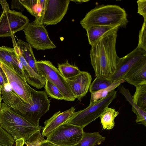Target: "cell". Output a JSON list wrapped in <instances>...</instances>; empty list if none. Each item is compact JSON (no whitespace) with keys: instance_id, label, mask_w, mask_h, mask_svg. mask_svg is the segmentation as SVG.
I'll use <instances>...</instances> for the list:
<instances>
[{"instance_id":"1","label":"cell","mask_w":146,"mask_h":146,"mask_svg":"<svg viewBox=\"0 0 146 146\" xmlns=\"http://www.w3.org/2000/svg\"><path fill=\"white\" fill-rule=\"evenodd\" d=\"M119 28L109 31L91 46L90 62L96 77L108 79L116 70L120 58L116 50Z\"/></svg>"},{"instance_id":"2","label":"cell","mask_w":146,"mask_h":146,"mask_svg":"<svg viewBox=\"0 0 146 146\" xmlns=\"http://www.w3.org/2000/svg\"><path fill=\"white\" fill-rule=\"evenodd\" d=\"M128 23L126 12L120 6L108 5L96 7L88 12L80 21L86 30L96 26L125 28Z\"/></svg>"},{"instance_id":"3","label":"cell","mask_w":146,"mask_h":146,"mask_svg":"<svg viewBox=\"0 0 146 146\" xmlns=\"http://www.w3.org/2000/svg\"><path fill=\"white\" fill-rule=\"evenodd\" d=\"M0 126L12 136L15 142L21 138L25 141L36 131L42 130L3 102L0 108Z\"/></svg>"},{"instance_id":"4","label":"cell","mask_w":146,"mask_h":146,"mask_svg":"<svg viewBox=\"0 0 146 146\" xmlns=\"http://www.w3.org/2000/svg\"><path fill=\"white\" fill-rule=\"evenodd\" d=\"M114 90L105 98L89 104L85 109L74 112L65 123L84 128L96 119L117 96Z\"/></svg>"},{"instance_id":"5","label":"cell","mask_w":146,"mask_h":146,"mask_svg":"<svg viewBox=\"0 0 146 146\" xmlns=\"http://www.w3.org/2000/svg\"><path fill=\"white\" fill-rule=\"evenodd\" d=\"M3 12L0 17V37L11 36L23 30L29 20L21 13L10 10L6 0H0Z\"/></svg>"},{"instance_id":"6","label":"cell","mask_w":146,"mask_h":146,"mask_svg":"<svg viewBox=\"0 0 146 146\" xmlns=\"http://www.w3.org/2000/svg\"><path fill=\"white\" fill-rule=\"evenodd\" d=\"M33 103L27 104L22 116L34 126L42 129L39 122L41 117L49 110L50 100L44 91H38L31 87Z\"/></svg>"},{"instance_id":"7","label":"cell","mask_w":146,"mask_h":146,"mask_svg":"<svg viewBox=\"0 0 146 146\" xmlns=\"http://www.w3.org/2000/svg\"><path fill=\"white\" fill-rule=\"evenodd\" d=\"M36 64L39 75L45 77L57 87L63 95L64 100L73 101L75 100L66 79L51 62L41 60L36 61Z\"/></svg>"},{"instance_id":"8","label":"cell","mask_w":146,"mask_h":146,"mask_svg":"<svg viewBox=\"0 0 146 146\" xmlns=\"http://www.w3.org/2000/svg\"><path fill=\"white\" fill-rule=\"evenodd\" d=\"M84 132L83 128L65 123L47 136L46 140L59 146H72L79 142Z\"/></svg>"},{"instance_id":"9","label":"cell","mask_w":146,"mask_h":146,"mask_svg":"<svg viewBox=\"0 0 146 146\" xmlns=\"http://www.w3.org/2000/svg\"><path fill=\"white\" fill-rule=\"evenodd\" d=\"M27 43L37 50L56 48L43 24L35 21L29 23L23 30Z\"/></svg>"},{"instance_id":"10","label":"cell","mask_w":146,"mask_h":146,"mask_svg":"<svg viewBox=\"0 0 146 146\" xmlns=\"http://www.w3.org/2000/svg\"><path fill=\"white\" fill-rule=\"evenodd\" d=\"M1 62V67L8 82L16 94L25 102L31 105L33 101L31 87L22 75L9 65Z\"/></svg>"},{"instance_id":"11","label":"cell","mask_w":146,"mask_h":146,"mask_svg":"<svg viewBox=\"0 0 146 146\" xmlns=\"http://www.w3.org/2000/svg\"><path fill=\"white\" fill-rule=\"evenodd\" d=\"M146 58V51L137 47L126 56L120 58L114 73L108 80L112 82L123 79L129 71L136 64Z\"/></svg>"},{"instance_id":"12","label":"cell","mask_w":146,"mask_h":146,"mask_svg":"<svg viewBox=\"0 0 146 146\" xmlns=\"http://www.w3.org/2000/svg\"><path fill=\"white\" fill-rule=\"evenodd\" d=\"M70 0H46L43 24L54 25L60 22L66 13Z\"/></svg>"},{"instance_id":"13","label":"cell","mask_w":146,"mask_h":146,"mask_svg":"<svg viewBox=\"0 0 146 146\" xmlns=\"http://www.w3.org/2000/svg\"><path fill=\"white\" fill-rule=\"evenodd\" d=\"M66 79L76 99L80 101L89 91L92 77L88 72L81 71L76 76Z\"/></svg>"},{"instance_id":"14","label":"cell","mask_w":146,"mask_h":146,"mask_svg":"<svg viewBox=\"0 0 146 146\" xmlns=\"http://www.w3.org/2000/svg\"><path fill=\"white\" fill-rule=\"evenodd\" d=\"M13 47L18 58L22 63L25 70V77L27 83L38 89L45 85L46 78L37 74L28 64L23 56L19 48L17 45L14 38H12Z\"/></svg>"},{"instance_id":"15","label":"cell","mask_w":146,"mask_h":146,"mask_svg":"<svg viewBox=\"0 0 146 146\" xmlns=\"http://www.w3.org/2000/svg\"><path fill=\"white\" fill-rule=\"evenodd\" d=\"M1 92L3 102L16 112L22 115L27 103L15 92L8 82L1 87Z\"/></svg>"},{"instance_id":"16","label":"cell","mask_w":146,"mask_h":146,"mask_svg":"<svg viewBox=\"0 0 146 146\" xmlns=\"http://www.w3.org/2000/svg\"><path fill=\"white\" fill-rule=\"evenodd\" d=\"M75 109L72 107L68 110L61 112H56L50 118L44 122V127L42 135L47 137L61 125L65 123L75 112Z\"/></svg>"},{"instance_id":"17","label":"cell","mask_w":146,"mask_h":146,"mask_svg":"<svg viewBox=\"0 0 146 146\" xmlns=\"http://www.w3.org/2000/svg\"><path fill=\"white\" fill-rule=\"evenodd\" d=\"M123 79L135 87L146 84V58L134 65L126 74Z\"/></svg>"},{"instance_id":"18","label":"cell","mask_w":146,"mask_h":146,"mask_svg":"<svg viewBox=\"0 0 146 146\" xmlns=\"http://www.w3.org/2000/svg\"><path fill=\"white\" fill-rule=\"evenodd\" d=\"M0 61L14 68L24 76L25 70L14 47L4 46L0 47Z\"/></svg>"},{"instance_id":"19","label":"cell","mask_w":146,"mask_h":146,"mask_svg":"<svg viewBox=\"0 0 146 146\" xmlns=\"http://www.w3.org/2000/svg\"><path fill=\"white\" fill-rule=\"evenodd\" d=\"M118 90L131 106L132 111L137 116L135 122L137 123H139V124L146 126V111L141 109L133 102L132 96L128 89L125 88L123 86H121L119 87Z\"/></svg>"},{"instance_id":"20","label":"cell","mask_w":146,"mask_h":146,"mask_svg":"<svg viewBox=\"0 0 146 146\" xmlns=\"http://www.w3.org/2000/svg\"><path fill=\"white\" fill-rule=\"evenodd\" d=\"M16 43L28 64L37 74L39 75L36 64V61L30 45L20 39L18 40Z\"/></svg>"},{"instance_id":"21","label":"cell","mask_w":146,"mask_h":146,"mask_svg":"<svg viewBox=\"0 0 146 146\" xmlns=\"http://www.w3.org/2000/svg\"><path fill=\"white\" fill-rule=\"evenodd\" d=\"M117 27H119L96 26L88 28L86 31L89 44L92 45L105 34Z\"/></svg>"},{"instance_id":"22","label":"cell","mask_w":146,"mask_h":146,"mask_svg":"<svg viewBox=\"0 0 146 146\" xmlns=\"http://www.w3.org/2000/svg\"><path fill=\"white\" fill-rule=\"evenodd\" d=\"M106 138L98 132L92 133L84 132L82 137L77 144L72 146H96L103 142Z\"/></svg>"},{"instance_id":"23","label":"cell","mask_w":146,"mask_h":146,"mask_svg":"<svg viewBox=\"0 0 146 146\" xmlns=\"http://www.w3.org/2000/svg\"><path fill=\"white\" fill-rule=\"evenodd\" d=\"M119 114V112L115 109L107 107L100 116L103 129H112L115 125V119Z\"/></svg>"},{"instance_id":"24","label":"cell","mask_w":146,"mask_h":146,"mask_svg":"<svg viewBox=\"0 0 146 146\" xmlns=\"http://www.w3.org/2000/svg\"><path fill=\"white\" fill-rule=\"evenodd\" d=\"M124 82L125 80L123 79L115 81L106 88L96 92L90 93V104L105 98L110 93Z\"/></svg>"},{"instance_id":"25","label":"cell","mask_w":146,"mask_h":146,"mask_svg":"<svg viewBox=\"0 0 146 146\" xmlns=\"http://www.w3.org/2000/svg\"><path fill=\"white\" fill-rule=\"evenodd\" d=\"M132 96L133 101L141 109L146 111V84L137 86Z\"/></svg>"},{"instance_id":"26","label":"cell","mask_w":146,"mask_h":146,"mask_svg":"<svg viewBox=\"0 0 146 146\" xmlns=\"http://www.w3.org/2000/svg\"><path fill=\"white\" fill-rule=\"evenodd\" d=\"M58 70L65 79H68L75 76L81 71L77 66L70 64L68 60L64 63L58 64Z\"/></svg>"},{"instance_id":"27","label":"cell","mask_w":146,"mask_h":146,"mask_svg":"<svg viewBox=\"0 0 146 146\" xmlns=\"http://www.w3.org/2000/svg\"><path fill=\"white\" fill-rule=\"evenodd\" d=\"M44 86L45 92L50 97L58 100H64V97L59 90L47 79Z\"/></svg>"},{"instance_id":"28","label":"cell","mask_w":146,"mask_h":146,"mask_svg":"<svg viewBox=\"0 0 146 146\" xmlns=\"http://www.w3.org/2000/svg\"><path fill=\"white\" fill-rule=\"evenodd\" d=\"M112 83L107 79H102L96 77L91 83L89 90L90 93L96 92L107 88Z\"/></svg>"},{"instance_id":"29","label":"cell","mask_w":146,"mask_h":146,"mask_svg":"<svg viewBox=\"0 0 146 146\" xmlns=\"http://www.w3.org/2000/svg\"><path fill=\"white\" fill-rule=\"evenodd\" d=\"M15 142L12 136L0 126V146H13Z\"/></svg>"},{"instance_id":"30","label":"cell","mask_w":146,"mask_h":146,"mask_svg":"<svg viewBox=\"0 0 146 146\" xmlns=\"http://www.w3.org/2000/svg\"><path fill=\"white\" fill-rule=\"evenodd\" d=\"M19 1L27 11L35 17L39 0H19Z\"/></svg>"},{"instance_id":"31","label":"cell","mask_w":146,"mask_h":146,"mask_svg":"<svg viewBox=\"0 0 146 146\" xmlns=\"http://www.w3.org/2000/svg\"><path fill=\"white\" fill-rule=\"evenodd\" d=\"M40 131H36L29 139L25 141V144L27 146H39L40 143L45 139Z\"/></svg>"},{"instance_id":"32","label":"cell","mask_w":146,"mask_h":146,"mask_svg":"<svg viewBox=\"0 0 146 146\" xmlns=\"http://www.w3.org/2000/svg\"><path fill=\"white\" fill-rule=\"evenodd\" d=\"M46 0H39L35 16V21L42 23L44 13Z\"/></svg>"},{"instance_id":"33","label":"cell","mask_w":146,"mask_h":146,"mask_svg":"<svg viewBox=\"0 0 146 146\" xmlns=\"http://www.w3.org/2000/svg\"><path fill=\"white\" fill-rule=\"evenodd\" d=\"M146 21H144L139 35L138 43L137 47L146 51Z\"/></svg>"},{"instance_id":"34","label":"cell","mask_w":146,"mask_h":146,"mask_svg":"<svg viewBox=\"0 0 146 146\" xmlns=\"http://www.w3.org/2000/svg\"><path fill=\"white\" fill-rule=\"evenodd\" d=\"M137 3L138 5L137 13L143 17L144 21H146V0H138Z\"/></svg>"},{"instance_id":"35","label":"cell","mask_w":146,"mask_h":146,"mask_svg":"<svg viewBox=\"0 0 146 146\" xmlns=\"http://www.w3.org/2000/svg\"><path fill=\"white\" fill-rule=\"evenodd\" d=\"M11 9L15 8L19 9L21 11H23L25 8L24 7L18 0H12L11 3Z\"/></svg>"},{"instance_id":"36","label":"cell","mask_w":146,"mask_h":146,"mask_svg":"<svg viewBox=\"0 0 146 146\" xmlns=\"http://www.w3.org/2000/svg\"><path fill=\"white\" fill-rule=\"evenodd\" d=\"M8 82L6 76L4 71L0 67V86L2 87Z\"/></svg>"},{"instance_id":"37","label":"cell","mask_w":146,"mask_h":146,"mask_svg":"<svg viewBox=\"0 0 146 146\" xmlns=\"http://www.w3.org/2000/svg\"><path fill=\"white\" fill-rule=\"evenodd\" d=\"M39 146H59L45 139L40 144Z\"/></svg>"},{"instance_id":"38","label":"cell","mask_w":146,"mask_h":146,"mask_svg":"<svg viewBox=\"0 0 146 146\" xmlns=\"http://www.w3.org/2000/svg\"><path fill=\"white\" fill-rule=\"evenodd\" d=\"M15 142L16 144L15 146H23L25 144V141L22 138L17 139Z\"/></svg>"},{"instance_id":"39","label":"cell","mask_w":146,"mask_h":146,"mask_svg":"<svg viewBox=\"0 0 146 146\" xmlns=\"http://www.w3.org/2000/svg\"><path fill=\"white\" fill-rule=\"evenodd\" d=\"M70 1L75 2L76 3H81L89 1V0H70Z\"/></svg>"},{"instance_id":"40","label":"cell","mask_w":146,"mask_h":146,"mask_svg":"<svg viewBox=\"0 0 146 146\" xmlns=\"http://www.w3.org/2000/svg\"><path fill=\"white\" fill-rule=\"evenodd\" d=\"M1 87L0 86V108H1V106L2 103V95L1 92Z\"/></svg>"},{"instance_id":"41","label":"cell","mask_w":146,"mask_h":146,"mask_svg":"<svg viewBox=\"0 0 146 146\" xmlns=\"http://www.w3.org/2000/svg\"></svg>"}]
</instances>
